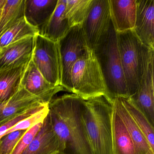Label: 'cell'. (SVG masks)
Instances as JSON below:
<instances>
[{"label":"cell","instance_id":"obj_1","mask_svg":"<svg viewBox=\"0 0 154 154\" xmlns=\"http://www.w3.org/2000/svg\"><path fill=\"white\" fill-rule=\"evenodd\" d=\"M84 100L75 94L53 98L48 103V116L64 154H94L82 118Z\"/></svg>","mask_w":154,"mask_h":154},{"label":"cell","instance_id":"obj_2","mask_svg":"<svg viewBox=\"0 0 154 154\" xmlns=\"http://www.w3.org/2000/svg\"><path fill=\"white\" fill-rule=\"evenodd\" d=\"M106 87V99L111 103L117 98H129L121 62L117 32L112 22L93 50Z\"/></svg>","mask_w":154,"mask_h":154},{"label":"cell","instance_id":"obj_3","mask_svg":"<svg viewBox=\"0 0 154 154\" xmlns=\"http://www.w3.org/2000/svg\"><path fill=\"white\" fill-rule=\"evenodd\" d=\"M111 103L101 96L84 101L82 118L94 154H112Z\"/></svg>","mask_w":154,"mask_h":154},{"label":"cell","instance_id":"obj_4","mask_svg":"<svg viewBox=\"0 0 154 154\" xmlns=\"http://www.w3.org/2000/svg\"><path fill=\"white\" fill-rule=\"evenodd\" d=\"M118 48L129 98L138 89L149 48L144 46L133 30L117 33Z\"/></svg>","mask_w":154,"mask_h":154},{"label":"cell","instance_id":"obj_5","mask_svg":"<svg viewBox=\"0 0 154 154\" xmlns=\"http://www.w3.org/2000/svg\"><path fill=\"white\" fill-rule=\"evenodd\" d=\"M71 82L72 93L85 100L105 97L104 79L93 50L75 63L71 72Z\"/></svg>","mask_w":154,"mask_h":154},{"label":"cell","instance_id":"obj_6","mask_svg":"<svg viewBox=\"0 0 154 154\" xmlns=\"http://www.w3.org/2000/svg\"><path fill=\"white\" fill-rule=\"evenodd\" d=\"M57 45L61 63V85L72 93V68L77 60L88 55L92 50L87 45L82 25L71 27Z\"/></svg>","mask_w":154,"mask_h":154},{"label":"cell","instance_id":"obj_7","mask_svg":"<svg viewBox=\"0 0 154 154\" xmlns=\"http://www.w3.org/2000/svg\"><path fill=\"white\" fill-rule=\"evenodd\" d=\"M31 60L51 84L61 85V63L57 42L38 34L34 37Z\"/></svg>","mask_w":154,"mask_h":154},{"label":"cell","instance_id":"obj_8","mask_svg":"<svg viewBox=\"0 0 154 154\" xmlns=\"http://www.w3.org/2000/svg\"><path fill=\"white\" fill-rule=\"evenodd\" d=\"M111 22L109 0H92L82 26L89 48L93 50Z\"/></svg>","mask_w":154,"mask_h":154},{"label":"cell","instance_id":"obj_9","mask_svg":"<svg viewBox=\"0 0 154 154\" xmlns=\"http://www.w3.org/2000/svg\"><path fill=\"white\" fill-rule=\"evenodd\" d=\"M154 50L149 49L145 61L144 71L136 93L129 98L154 125Z\"/></svg>","mask_w":154,"mask_h":154},{"label":"cell","instance_id":"obj_10","mask_svg":"<svg viewBox=\"0 0 154 154\" xmlns=\"http://www.w3.org/2000/svg\"><path fill=\"white\" fill-rule=\"evenodd\" d=\"M20 86L34 96L48 104L57 93L63 90L61 85L55 86L48 82L30 60L25 69Z\"/></svg>","mask_w":154,"mask_h":154},{"label":"cell","instance_id":"obj_11","mask_svg":"<svg viewBox=\"0 0 154 154\" xmlns=\"http://www.w3.org/2000/svg\"><path fill=\"white\" fill-rule=\"evenodd\" d=\"M136 4L133 30L144 46L154 50V0H136Z\"/></svg>","mask_w":154,"mask_h":154},{"label":"cell","instance_id":"obj_12","mask_svg":"<svg viewBox=\"0 0 154 154\" xmlns=\"http://www.w3.org/2000/svg\"><path fill=\"white\" fill-rule=\"evenodd\" d=\"M34 37H28L0 49V71L27 65L32 58Z\"/></svg>","mask_w":154,"mask_h":154},{"label":"cell","instance_id":"obj_13","mask_svg":"<svg viewBox=\"0 0 154 154\" xmlns=\"http://www.w3.org/2000/svg\"><path fill=\"white\" fill-rule=\"evenodd\" d=\"M42 104L48 103L20 86L18 91L9 100L0 103V126L17 115Z\"/></svg>","mask_w":154,"mask_h":154},{"label":"cell","instance_id":"obj_14","mask_svg":"<svg viewBox=\"0 0 154 154\" xmlns=\"http://www.w3.org/2000/svg\"><path fill=\"white\" fill-rule=\"evenodd\" d=\"M59 152H61L60 141L48 115L39 131L21 154H55Z\"/></svg>","mask_w":154,"mask_h":154},{"label":"cell","instance_id":"obj_15","mask_svg":"<svg viewBox=\"0 0 154 154\" xmlns=\"http://www.w3.org/2000/svg\"><path fill=\"white\" fill-rule=\"evenodd\" d=\"M111 18L117 33L133 30L137 13L136 0H109Z\"/></svg>","mask_w":154,"mask_h":154},{"label":"cell","instance_id":"obj_16","mask_svg":"<svg viewBox=\"0 0 154 154\" xmlns=\"http://www.w3.org/2000/svg\"><path fill=\"white\" fill-rule=\"evenodd\" d=\"M57 2L58 0H25V20L39 33L50 19Z\"/></svg>","mask_w":154,"mask_h":154},{"label":"cell","instance_id":"obj_17","mask_svg":"<svg viewBox=\"0 0 154 154\" xmlns=\"http://www.w3.org/2000/svg\"><path fill=\"white\" fill-rule=\"evenodd\" d=\"M112 106V154H136L133 141L116 109Z\"/></svg>","mask_w":154,"mask_h":154},{"label":"cell","instance_id":"obj_18","mask_svg":"<svg viewBox=\"0 0 154 154\" xmlns=\"http://www.w3.org/2000/svg\"><path fill=\"white\" fill-rule=\"evenodd\" d=\"M111 103L116 109L133 141L136 154H146L149 150H153L146 139L124 107L120 98H115Z\"/></svg>","mask_w":154,"mask_h":154},{"label":"cell","instance_id":"obj_19","mask_svg":"<svg viewBox=\"0 0 154 154\" xmlns=\"http://www.w3.org/2000/svg\"><path fill=\"white\" fill-rule=\"evenodd\" d=\"M66 0H58L54 13L39 35L48 39L57 42L63 38L71 28L65 15Z\"/></svg>","mask_w":154,"mask_h":154},{"label":"cell","instance_id":"obj_20","mask_svg":"<svg viewBox=\"0 0 154 154\" xmlns=\"http://www.w3.org/2000/svg\"><path fill=\"white\" fill-rule=\"evenodd\" d=\"M27 65L0 71V103L9 100L19 90Z\"/></svg>","mask_w":154,"mask_h":154},{"label":"cell","instance_id":"obj_21","mask_svg":"<svg viewBox=\"0 0 154 154\" xmlns=\"http://www.w3.org/2000/svg\"><path fill=\"white\" fill-rule=\"evenodd\" d=\"M25 0H7L0 16V37L24 17Z\"/></svg>","mask_w":154,"mask_h":154},{"label":"cell","instance_id":"obj_22","mask_svg":"<svg viewBox=\"0 0 154 154\" xmlns=\"http://www.w3.org/2000/svg\"><path fill=\"white\" fill-rule=\"evenodd\" d=\"M120 99L124 107L146 139L151 149L154 150V126L129 98Z\"/></svg>","mask_w":154,"mask_h":154},{"label":"cell","instance_id":"obj_23","mask_svg":"<svg viewBox=\"0 0 154 154\" xmlns=\"http://www.w3.org/2000/svg\"><path fill=\"white\" fill-rule=\"evenodd\" d=\"M38 34V30L23 18L0 37V49L25 38L35 37Z\"/></svg>","mask_w":154,"mask_h":154},{"label":"cell","instance_id":"obj_24","mask_svg":"<svg viewBox=\"0 0 154 154\" xmlns=\"http://www.w3.org/2000/svg\"><path fill=\"white\" fill-rule=\"evenodd\" d=\"M92 2V0H66L64 13L70 27L82 25Z\"/></svg>","mask_w":154,"mask_h":154},{"label":"cell","instance_id":"obj_25","mask_svg":"<svg viewBox=\"0 0 154 154\" xmlns=\"http://www.w3.org/2000/svg\"><path fill=\"white\" fill-rule=\"evenodd\" d=\"M48 113V107L47 105L41 110L20 122L17 125L8 131L6 134L16 131L28 130L38 123L44 122Z\"/></svg>","mask_w":154,"mask_h":154},{"label":"cell","instance_id":"obj_26","mask_svg":"<svg viewBox=\"0 0 154 154\" xmlns=\"http://www.w3.org/2000/svg\"><path fill=\"white\" fill-rule=\"evenodd\" d=\"M27 131H16L0 139V154H11L18 142Z\"/></svg>","mask_w":154,"mask_h":154},{"label":"cell","instance_id":"obj_27","mask_svg":"<svg viewBox=\"0 0 154 154\" xmlns=\"http://www.w3.org/2000/svg\"><path fill=\"white\" fill-rule=\"evenodd\" d=\"M48 104H42L35 106L27 110L21 114L17 115L16 117L11 119L5 123L0 126V139L6 135L7 131L17 125L20 122L28 118L29 116L35 114L36 112L41 110L46 107Z\"/></svg>","mask_w":154,"mask_h":154},{"label":"cell","instance_id":"obj_28","mask_svg":"<svg viewBox=\"0 0 154 154\" xmlns=\"http://www.w3.org/2000/svg\"><path fill=\"white\" fill-rule=\"evenodd\" d=\"M43 124V122H40L27 131L18 142L11 154H21L31 143L37 133L41 128Z\"/></svg>","mask_w":154,"mask_h":154},{"label":"cell","instance_id":"obj_29","mask_svg":"<svg viewBox=\"0 0 154 154\" xmlns=\"http://www.w3.org/2000/svg\"><path fill=\"white\" fill-rule=\"evenodd\" d=\"M7 0H0V8H2L5 5Z\"/></svg>","mask_w":154,"mask_h":154},{"label":"cell","instance_id":"obj_30","mask_svg":"<svg viewBox=\"0 0 154 154\" xmlns=\"http://www.w3.org/2000/svg\"><path fill=\"white\" fill-rule=\"evenodd\" d=\"M146 154H154V151H153L152 150H149Z\"/></svg>","mask_w":154,"mask_h":154},{"label":"cell","instance_id":"obj_31","mask_svg":"<svg viewBox=\"0 0 154 154\" xmlns=\"http://www.w3.org/2000/svg\"><path fill=\"white\" fill-rule=\"evenodd\" d=\"M2 8H0V16H1V14L2 11Z\"/></svg>","mask_w":154,"mask_h":154},{"label":"cell","instance_id":"obj_32","mask_svg":"<svg viewBox=\"0 0 154 154\" xmlns=\"http://www.w3.org/2000/svg\"><path fill=\"white\" fill-rule=\"evenodd\" d=\"M64 154V153H62V152H58V153H56V154Z\"/></svg>","mask_w":154,"mask_h":154}]
</instances>
